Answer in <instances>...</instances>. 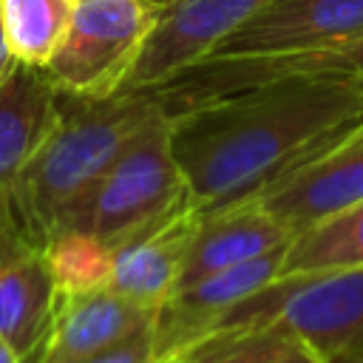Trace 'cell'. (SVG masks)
Returning a JSON list of instances; mask_svg holds the SVG:
<instances>
[{"label": "cell", "mask_w": 363, "mask_h": 363, "mask_svg": "<svg viewBox=\"0 0 363 363\" xmlns=\"http://www.w3.org/2000/svg\"><path fill=\"white\" fill-rule=\"evenodd\" d=\"M164 0H82L68 31L45 62L48 79L74 96H113L153 26Z\"/></svg>", "instance_id": "5"}, {"label": "cell", "mask_w": 363, "mask_h": 363, "mask_svg": "<svg viewBox=\"0 0 363 363\" xmlns=\"http://www.w3.org/2000/svg\"><path fill=\"white\" fill-rule=\"evenodd\" d=\"M272 363H329L320 352H315L309 343H303V340H298V337H292L289 340V346L272 360Z\"/></svg>", "instance_id": "20"}, {"label": "cell", "mask_w": 363, "mask_h": 363, "mask_svg": "<svg viewBox=\"0 0 363 363\" xmlns=\"http://www.w3.org/2000/svg\"><path fill=\"white\" fill-rule=\"evenodd\" d=\"M45 258L60 295L105 289L113 272V247L79 227L57 230L45 244Z\"/></svg>", "instance_id": "17"}, {"label": "cell", "mask_w": 363, "mask_h": 363, "mask_svg": "<svg viewBox=\"0 0 363 363\" xmlns=\"http://www.w3.org/2000/svg\"><path fill=\"white\" fill-rule=\"evenodd\" d=\"M199 213L201 210L193 199H187L173 213L113 244V272L108 289L147 309H162L179 286Z\"/></svg>", "instance_id": "10"}, {"label": "cell", "mask_w": 363, "mask_h": 363, "mask_svg": "<svg viewBox=\"0 0 363 363\" xmlns=\"http://www.w3.org/2000/svg\"><path fill=\"white\" fill-rule=\"evenodd\" d=\"M60 292L48 269L43 244L20 227H0V337L23 357L43 346Z\"/></svg>", "instance_id": "9"}, {"label": "cell", "mask_w": 363, "mask_h": 363, "mask_svg": "<svg viewBox=\"0 0 363 363\" xmlns=\"http://www.w3.org/2000/svg\"><path fill=\"white\" fill-rule=\"evenodd\" d=\"M363 264V204L289 238L278 278Z\"/></svg>", "instance_id": "15"}, {"label": "cell", "mask_w": 363, "mask_h": 363, "mask_svg": "<svg viewBox=\"0 0 363 363\" xmlns=\"http://www.w3.org/2000/svg\"><path fill=\"white\" fill-rule=\"evenodd\" d=\"M292 235L363 204V128L252 196Z\"/></svg>", "instance_id": "7"}, {"label": "cell", "mask_w": 363, "mask_h": 363, "mask_svg": "<svg viewBox=\"0 0 363 363\" xmlns=\"http://www.w3.org/2000/svg\"><path fill=\"white\" fill-rule=\"evenodd\" d=\"M360 34L363 0H272L264 11L227 34L210 54H301L332 48Z\"/></svg>", "instance_id": "8"}, {"label": "cell", "mask_w": 363, "mask_h": 363, "mask_svg": "<svg viewBox=\"0 0 363 363\" xmlns=\"http://www.w3.org/2000/svg\"><path fill=\"white\" fill-rule=\"evenodd\" d=\"M156 323V320H153ZM153 323L133 332L130 337L79 360V363H156V335H153Z\"/></svg>", "instance_id": "19"}, {"label": "cell", "mask_w": 363, "mask_h": 363, "mask_svg": "<svg viewBox=\"0 0 363 363\" xmlns=\"http://www.w3.org/2000/svg\"><path fill=\"white\" fill-rule=\"evenodd\" d=\"M289 238L292 233L281 221H275L255 199L199 213L176 289L278 250Z\"/></svg>", "instance_id": "14"}, {"label": "cell", "mask_w": 363, "mask_h": 363, "mask_svg": "<svg viewBox=\"0 0 363 363\" xmlns=\"http://www.w3.org/2000/svg\"><path fill=\"white\" fill-rule=\"evenodd\" d=\"M74 0H0L3 28L17 62L45 68L74 17Z\"/></svg>", "instance_id": "16"}, {"label": "cell", "mask_w": 363, "mask_h": 363, "mask_svg": "<svg viewBox=\"0 0 363 363\" xmlns=\"http://www.w3.org/2000/svg\"><path fill=\"white\" fill-rule=\"evenodd\" d=\"M354 363H363V357H360V360H354Z\"/></svg>", "instance_id": "23"}, {"label": "cell", "mask_w": 363, "mask_h": 363, "mask_svg": "<svg viewBox=\"0 0 363 363\" xmlns=\"http://www.w3.org/2000/svg\"><path fill=\"white\" fill-rule=\"evenodd\" d=\"M57 85L45 68L17 62L0 79V227L11 221L17 179L57 113Z\"/></svg>", "instance_id": "13"}, {"label": "cell", "mask_w": 363, "mask_h": 363, "mask_svg": "<svg viewBox=\"0 0 363 363\" xmlns=\"http://www.w3.org/2000/svg\"><path fill=\"white\" fill-rule=\"evenodd\" d=\"M74 3H82V0H74Z\"/></svg>", "instance_id": "24"}, {"label": "cell", "mask_w": 363, "mask_h": 363, "mask_svg": "<svg viewBox=\"0 0 363 363\" xmlns=\"http://www.w3.org/2000/svg\"><path fill=\"white\" fill-rule=\"evenodd\" d=\"M190 199L170 147V111H159L116 156L65 227L88 230L111 247Z\"/></svg>", "instance_id": "4"}, {"label": "cell", "mask_w": 363, "mask_h": 363, "mask_svg": "<svg viewBox=\"0 0 363 363\" xmlns=\"http://www.w3.org/2000/svg\"><path fill=\"white\" fill-rule=\"evenodd\" d=\"M159 309L128 301L113 289L60 295L48 335L26 363H79L150 326Z\"/></svg>", "instance_id": "12"}, {"label": "cell", "mask_w": 363, "mask_h": 363, "mask_svg": "<svg viewBox=\"0 0 363 363\" xmlns=\"http://www.w3.org/2000/svg\"><path fill=\"white\" fill-rule=\"evenodd\" d=\"M363 125V79L286 77L170 113V147L207 213L267 184Z\"/></svg>", "instance_id": "1"}, {"label": "cell", "mask_w": 363, "mask_h": 363, "mask_svg": "<svg viewBox=\"0 0 363 363\" xmlns=\"http://www.w3.org/2000/svg\"><path fill=\"white\" fill-rule=\"evenodd\" d=\"M230 326H272L309 343L329 363H354L363 357V264L275 278L207 332Z\"/></svg>", "instance_id": "3"}, {"label": "cell", "mask_w": 363, "mask_h": 363, "mask_svg": "<svg viewBox=\"0 0 363 363\" xmlns=\"http://www.w3.org/2000/svg\"><path fill=\"white\" fill-rule=\"evenodd\" d=\"M159 111L164 105L147 91L105 99L60 91L54 122L17 179L11 199L14 227L45 244L71 221L125 145Z\"/></svg>", "instance_id": "2"}, {"label": "cell", "mask_w": 363, "mask_h": 363, "mask_svg": "<svg viewBox=\"0 0 363 363\" xmlns=\"http://www.w3.org/2000/svg\"><path fill=\"white\" fill-rule=\"evenodd\" d=\"M17 65L11 48H9V40H6V28H3V14H0V79Z\"/></svg>", "instance_id": "21"}, {"label": "cell", "mask_w": 363, "mask_h": 363, "mask_svg": "<svg viewBox=\"0 0 363 363\" xmlns=\"http://www.w3.org/2000/svg\"><path fill=\"white\" fill-rule=\"evenodd\" d=\"M289 244V241H286ZM286 244L278 250H269L258 258H250L244 264L227 267L221 272H213L201 281H193L182 289H176L159 309L153 335H156V360L170 354L173 349L196 340L204 335L227 309H233L247 295L258 292L269 281L278 278Z\"/></svg>", "instance_id": "11"}, {"label": "cell", "mask_w": 363, "mask_h": 363, "mask_svg": "<svg viewBox=\"0 0 363 363\" xmlns=\"http://www.w3.org/2000/svg\"><path fill=\"white\" fill-rule=\"evenodd\" d=\"M360 128H363V125H360Z\"/></svg>", "instance_id": "25"}, {"label": "cell", "mask_w": 363, "mask_h": 363, "mask_svg": "<svg viewBox=\"0 0 363 363\" xmlns=\"http://www.w3.org/2000/svg\"><path fill=\"white\" fill-rule=\"evenodd\" d=\"M269 3L272 0H164L159 23L113 96L162 85L184 65L207 57L227 34Z\"/></svg>", "instance_id": "6"}, {"label": "cell", "mask_w": 363, "mask_h": 363, "mask_svg": "<svg viewBox=\"0 0 363 363\" xmlns=\"http://www.w3.org/2000/svg\"><path fill=\"white\" fill-rule=\"evenodd\" d=\"M0 363H23V357H20L3 337H0Z\"/></svg>", "instance_id": "22"}, {"label": "cell", "mask_w": 363, "mask_h": 363, "mask_svg": "<svg viewBox=\"0 0 363 363\" xmlns=\"http://www.w3.org/2000/svg\"><path fill=\"white\" fill-rule=\"evenodd\" d=\"M292 335L272 326H230L199 335L156 363H272Z\"/></svg>", "instance_id": "18"}]
</instances>
